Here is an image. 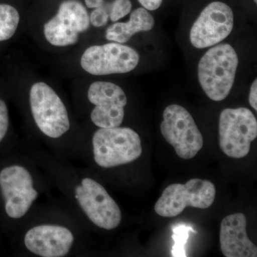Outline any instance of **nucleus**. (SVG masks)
I'll return each mask as SVG.
<instances>
[{
  "mask_svg": "<svg viewBox=\"0 0 257 257\" xmlns=\"http://www.w3.org/2000/svg\"><path fill=\"white\" fill-rule=\"evenodd\" d=\"M161 133L183 160H190L203 147V137L194 119L185 108L178 104L167 106L161 123Z\"/></svg>",
  "mask_w": 257,
  "mask_h": 257,
  "instance_id": "nucleus-6",
  "label": "nucleus"
},
{
  "mask_svg": "<svg viewBox=\"0 0 257 257\" xmlns=\"http://www.w3.org/2000/svg\"><path fill=\"white\" fill-rule=\"evenodd\" d=\"M247 220L242 213L226 216L221 221L219 241L226 257H256L257 247L246 232Z\"/></svg>",
  "mask_w": 257,
  "mask_h": 257,
  "instance_id": "nucleus-14",
  "label": "nucleus"
},
{
  "mask_svg": "<svg viewBox=\"0 0 257 257\" xmlns=\"http://www.w3.org/2000/svg\"><path fill=\"white\" fill-rule=\"evenodd\" d=\"M30 103L34 120L44 135L57 139L68 131L70 122L66 106L46 83L37 82L32 86Z\"/></svg>",
  "mask_w": 257,
  "mask_h": 257,
  "instance_id": "nucleus-5",
  "label": "nucleus"
},
{
  "mask_svg": "<svg viewBox=\"0 0 257 257\" xmlns=\"http://www.w3.org/2000/svg\"><path fill=\"white\" fill-rule=\"evenodd\" d=\"M75 198L87 217L98 227L111 230L121 223L119 206L94 179H83L80 185L76 187Z\"/></svg>",
  "mask_w": 257,
  "mask_h": 257,
  "instance_id": "nucleus-8",
  "label": "nucleus"
},
{
  "mask_svg": "<svg viewBox=\"0 0 257 257\" xmlns=\"http://www.w3.org/2000/svg\"><path fill=\"white\" fill-rule=\"evenodd\" d=\"M109 19V13L107 5L104 4L103 6L93 10L89 17V21L93 26L101 28V27L105 26Z\"/></svg>",
  "mask_w": 257,
  "mask_h": 257,
  "instance_id": "nucleus-19",
  "label": "nucleus"
},
{
  "mask_svg": "<svg viewBox=\"0 0 257 257\" xmlns=\"http://www.w3.org/2000/svg\"><path fill=\"white\" fill-rule=\"evenodd\" d=\"M0 189L4 198L5 211L13 219L25 216L38 196L33 187L32 175L21 166H10L2 170Z\"/></svg>",
  "mask_w": 257,
  "mask_h": 257,
  "instance_id": "nucleus-11",
  "label": "nucleus"
},
{
  "mask_svg": "<svg viewBox=\"0 0 257 257\" xmlns=\"http://www.w3.org/2000/svg\"><path fill=\"white\" fill-rule=\"evenodd\" d=\"M145 9L149 11H155L160 8L163 0H138Z\"/></svg>",
  "mask_w": 257,
  "mask_h": 257,
  "instance_id": "nucleus-21",
  "label": "nucleus"
},
{
  "mask_svg": "<svg viewBox=\"0 0 257 257\" xmlns=\"http://www.w3.org/2000/svg\"><path fill=\"white\" fill-rule=\"evenodd\" d=\"M74 241L70 230L57 225L35 226L25 236V244L29 251L42 257L66 256Z\"/></svg>",
  "mask_w": 257,
  "mask_h": 257,
  "instance_id": "nucleus-13",
  "label": "nucleus"
},
{
  "mask_svg": "<svg viewBox=\"0 0 257 257\" xmlns=\"http://www.w3.org/2000/svg\"><path fill=\"white\" fill-rule=\"evenodd\" d=\"M107 8L109 19L113 23H116L131 12L133 5L130 0H114L111 4H107Z\"/></svg>",
  "mask_w": 257,
  "mask_h": 257,
  "instance_id": "nucleus-18",
  "label": "nucleus"
},
{
  "mask_svg": "<svg viewBox=\"0 0 257 257\" xmlns=\"http://www.w3.org/2000/svg\"><path fill=\"white\" fill-rule=\"evenodd\" d=\"M88 99L95 105L91 119L99 128L119 126L127 104L126 94L119 86L109 82H95L89 86Z\"/></svg>",
  "mask_w": 257,
  "mask_h": 257,
  "instance_id": "nucleus-12",
  "label": "nucleus"
},
{
  "mask_svg": "<svg viewBox=\"0 0 257 257\" xmlns=\"http://www.w3.org/2000/svg\"><path fill=\"white\" fill-rule=\"evenodd\" d=\"M257 137V120L247 108H227L219 121V143L226 156L241 159L248 155Z\"/></svg>",
  "mask_w": 257,
  "mask_h": 257,
  "instance_id": "nucleus-3",
  "label": "nucleus"
},
{
  "mask_svg": "<svg viewBox=\"0 0 257 257\" xmlns=\"http://www.w3.org/2000/svg\"><path fill=\"white\" fill-rule=\"evenodd\" d=\"M253 1H254V3H256H256H257V0H253Z\"/></svg>",
  "mask_w": 257,
  "mask_h": 257,
  "instance_id": "nucleus-24",
  "label": "nucleus"
},
{
  "mask_svg": "<svg viewBox=\"0 0 257 257\" xmlns=\"http://www.w3.org/2000/svg\"><path fill=\"white\" fill-rule=\"evenodd\" d=\"M248 101H249L250 105L254 109L257 111V81L256 79L251 84V88L249 90V96H248Z\"/></svg>",
  "mask_w": 257,
  "mask_h": 257,
  "instance_id": "nucleus-22",
  "label": "nucleus"
},
{
  "mask_svg": "<svg viewBox=\"0 0 257 257\" xmlns=\"http://www.w3.org/2000/svg\"><path fill=\"white\" fill-rule=\"evenodd\" d=\"M89 25L85 7L78 0H66L55 16L45 24L44 35L54 46H69L78 42L79 34L87 31Z\"/></svg>",
  "mask_w": 257,
  "mask_h": 257,
  "instance_id": "nucleus-9",
  "label": "nucleus"
},
{
  "mask_svg": "<svg viewBox=\"0 0 257 257\" xmlns=\"http://www.w3.org/2000/svg\"><path fill=\"white\" fill-rule=\"evenodd\" d=\"M96 163L103 168L127 165L143 153L141 139L128 127L100 128L92 138Z\"/></svg>",
  "mask_w": 257,
  "mask_h": 257,
  "instance_id": "nucleus-2",
  "label": "nucleus"
},
{
  "mask_svg": "<svg viewBox=\"0 0 257 257\" xmlns=\"http://www.w3.org/2000/svg\"><path fill=\"white\" fill-rule=\"evenodd\" d=\"M140 55L133 47L117 42L94 45L84 51L81 67L92 75L124 74L136 68Z\"/></svg>",
  "mask_w": 257,
  "mask_h": 257,
  "instance_id": "nucleus-7",
  "label": "nucleus"
},
{
  "mask_svg": "<svg viewBox=\"0 0 257 257\" xmlns=\"http://www.w3.org/2000/svg\"><path fill=\"white\" fill-rule=\"evenodd\" d=\"M215 196V186L205 179H192L184 184H171L155 204V212L170 218L182 214L187 207L207 209L212 205Z\"/></svg>",
  "mask_w": 257,
  "mask_h": 257,
  "instance_id": "nucleus-4",
  "label": "nucleus"
},
{
  "mask_svg": "<svg viewBox=\"0 0 257 257\" xmlns=\"http://www.w3.org/2000/svg\"><path fill=\"white\" fill-rule=\"evenodd\" d=\"M84 2H85L86 6L91 9H96L105 4L104 0H84Z\"/></svg>",
  "mask_w": 257,
  "mask_h": 257,
  "instance_id": "nucleus-23",
  "label": "nucleus"
},
{
  "mask_svg": "<svg viewBox=\"0 0 257 257\" xmlns=\"http://www.w3.org/2000/svg\"><path fill=\"white\" fill-rule=\"evenodd\" d=\"M239 59L229 44L211 47L198 65V79L203 91L211 100H224L234 85Z\"/></svg>",
  "mask_w": 257,
  "mask_h": 257,
  "instance_id": "nucleus-1",
  "label": "nucleus"
},
{
  "mask_svg": "<svg viewBox=\"0 0 257 257\" xmlns=\"http://www.w3.org/2000/svg\"><path fill=\"white\" fill-rule=\"evenodd\" d=\"M9 127V114L7 104L0 99V143L6 136Z\"/></svg>",
  "mask_w": 257,
  "mask_h": 257,
  "instance_id": "nucleus-20",
  "label": "nucleus"
},
{
  "mask_svg": "<svg viewBox=\"0 0 257 257\" xmlns=\"http://www.w3.org/2000/svg\"><path fill=\"white\" fill-rule=\"evenodd\" d=\"M234 28V14L222 2H213L202 10L191 28L189 39L197 49L218 45L225 40Z\"/></svg>",
  "mask_w": 257,
  "mask_h": 257,
  "instance_id": "nucleus-10",
  "label": "nucleus"
},
{
  "mask_svg": "<svg viewBox=\"0 0 257 257\" xmlns=\"http://www.w3.org/2000/svg\"><path fill=\"white\" fill-rule=\"evenodd\" d=\"M20 14L14 7L0 4V42L12 38L20 23Z\"/></svg>",
  "mask_w": 257,
  "mask_h": 257,
  "instance_id": "nucleus-16",
  "label": "nucleus"
},
{
  "mask_svg": "<svg viewBox=\"0 0 257 257\" xmlns=\"http://www.w3.org/2000/svg\"><path fill=\"white\" fill-rule=\"evenodd\" d=\"M155 22L148 10L144 8L134 10L126 23H116L110 25L106 31V38L109 41L124 44L135 35L142 32H149L155 27Z\"/></svg>",
  "mask_w": 257,
  "mask_h": 257,
  "instance_id": "nucleus-15",
  "label": "nucleus"
},
{
  "mask_svg": "<svg viewBox=\"0 0 257 257\" xmlns=\"http://www.w3.org/2000/svg\"><path fill=\"white\" fill-rule=\"evenodd\" d=\"M190 230H192V228L185 225H179L174 228L173 239L175 241L172 252L174 256H185L184 245L188 239Z\"/></svg>",
  "mask_w": 257,
  "mask_h": 257,
  "instance_id": "nucleus-17",
  "label": "nucleus"
}]
</instances>
